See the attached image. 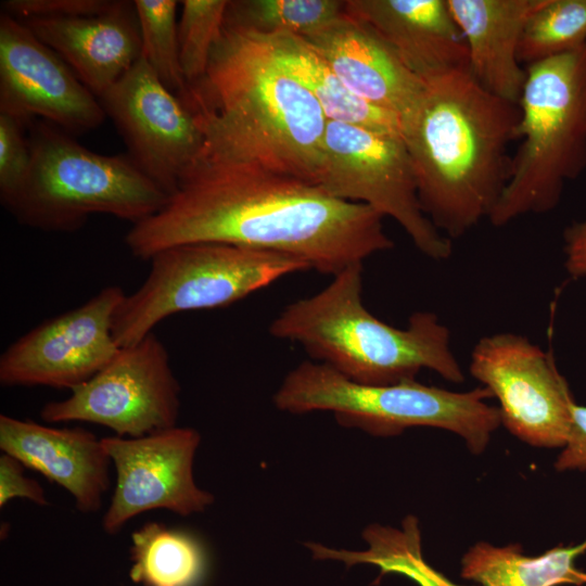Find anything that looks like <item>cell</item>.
Wrapping results in <instances>:
<instances>
[{
  "label": "cell",
  "instance_id": "cell-1",
  "mask_svg": "<svg viewBox=\"0 0 586 586\" xmlns=\"http://www.w3.org/2000/svg\"><path fill=\"white\" fill-rule=\"evenodd\" d=\"M383 218L259 158L201 151L166 204L132 225L125 243L143 260L177 245L231 244L294 256L334 277L393 247Z\"/></svg>",
  "mask_w": 586,
  "mask_h": 586
},
{
  "label": "cell",
  "instance_id": "cell-2",
  "mask_svg": "<svg viewBox=\"0 0 586 586\" xmlns=\"http://www.w3.org/2000/svg\"><path fill=\"white\" fill-rule=\"evenodd\" d=\"M520 109L481 86L468 67L424 80L402 123L425 216L448 239L488 218L510 176Z\"/></svg>",
  "mask_w": 586,
  "mask_h": 586
},
{
  "label": "cell",
  "instance_id": "cell-3",
  "mask_svg": "<svg viewBox=\"0 0 586 586\" xmlns=\"http://www.w3.org/2000/svg\"><path fill=\"white\" fill-rule=\"evenodd\" d=\"M181 99L203 131L201 151L259 158L314 183L328 120L256 35L225 27Z\"/></svg>",
  "mask_w": 586,
  "mask_h": 586
},
{
  "label": "cell",
  "instance_id": "cell-4",
  "mask_svg": "<svg viewBox=\"0 0 586 586\" xmlns=\"http://www.w3.org/2000/svg\"><path fill=\"white\" fill-rule=\"evenodd\" d=\"M270 334L300 344L314 361L368 385L416 380L422 369L453 383L464 375L450 332L431 311H416L406 328L373 316L362 302V264L347 267L318 293L286 305Z\"/></svg>",
  "mask_w": 586,
  "mask_h": 586
},
{
  "label": "cell",
  "instance_id": "cell-5",
  "mask_svg": "<svg viewBox=\"0 0 586 586\" xmlns=\"http://www.w3.org/2000/svg\"><path fill=\"white\" fill-rule=\"evenodd\" d=\"M525 69L518 102L521 143L488 217L495 227L552 211L564 186L586 169V43Z\"/></svg>",
  "mask_w": 586,
  "mask_h": 586
},
{
  "label": "cell",
  "instance_id": "cell-6",
  "mask_svg": "<svg viewBox=\"0 0 586 586\" xmlns=\"http://www.w3.org/2000/svg\"><path fill=\"white\" fill-rule=\"evenodd\" d=\"M28 142L27 175L2 203L22 225L72 232L93 214L133 225L157 213L168 200L128 154L90 151L50 123L34 125Z\"/></svg>",
  "mask_w": 586,
  "mask_h": 586
},
{
  "label": "cell",
  "instance_id": "cell-7",
  "mask_svg": "<svg viewBox=\"0 0 586 586\" xmlns=\"http://www.w3.org/2000/svg\"><path fill=\"white\" fill-rule=\"evenodd\" d=\"M491 397L484 386L458 393L416 380L361 384L327 365L306 360L286 374L273 402L291 413L330 411L342 425L379 436L397 435L412 426L444 429L461 436L472 453L480 454L501 424L498 407L485 402Z\"/></svg>",
  "mask_w": 586,
  "mask_h": 586
},
{
  "label": "cell",
  "instance_id": "cell-8",
  "mask_svg": "<svg viewBox=\"0 0 586 586\" xmlns=\"http://www.w3.org/2000/svg\"><path fill=\"white\" fill-rule=\"evenodd\" d=\"M149 262L144 281L116 309L113 335L119 347L144 339L171 315L225 307L310 269L294 256L224 243L177 245Z\"/></svg>",
  "mask_w": 586,
  "mask_h": 586
},
{
  "label": "cell",
  "instance_id": "cell-9",
  "mask_svg": "<svg viewBox=\"0 0 586 586\" xmlns=\"http://www.w3.org/2000/svg\"><path fill=\"white\" fill-rule=\"evenodd\" d=\"M314 183L332 196L391 217L429 258L450 257L451 240L422 211L402 136L328 120Z\"/></svg>",
  "mask_w": 586,
  "mask_h": 586
},
{
  "label": "cell",
  "instance_id": "cell-10",
  "mask_svg": "<svg viewBox=\"0 0 586 586\" xmlns=\"http://www.w3.org/2000/svg\"><path fill=\"white\" fill-rule=\"evenodd\" d=\"M180 386L169 354L152 332L116 356L67 398L46 404L47 423L90 422L122 437H140L177 425Z\"/></svg>",
  "mask_w": 586,
  "mask_h": 586
},
{
  "label": "cell",
  "instance_id": "cell-11",
  "mask_svg": "<svg viewBox=\"0 0 586 586\" xmlns=\"http://www.w3.org/2000/svg\"><path fill=\"white\" fill-rule=\"evenodd\" d=\"M470 373L499 403L501 424L538 447H563L575 403L555 358L527 337L483 336L471 353Z\"/></svg>",
  "mask_w": 586,
  "mask_h": 586
},
{
  "label": "cell",
  "instance_id": "cell-12",
  "mask_svg": "<svg viewBox=\"0 0 586 586\" xmlns=\"http://www.w3.org/2000/svg\"><path fill=\"white\" fill-rule=\"evenodd\" d=\"M99 100L133 163L171 195L203 146L193 112L142 55Z\"/></svg>",
  "mask_w": 586,
  "mask_h": 586
},
{
  "label": "cell",
  "instance_id": "cell-13",
  "mask_svg": "<svg viewBox=\"0 0 586 586\" xmlns=\"http://www.w3.org/2000/svg\"><path fill=\"white\" fill-rule=\"evenodd\" d=\"M125 294L107 285L20 336L0 357L1 384L73 390L91 379L120 349L113 321Z\"/></svg>",
  "mask_w": 586,
  "mask_h": 586
},
{
  "label": "cell",
  "instance_id": "cell-14",
  "mask_svg": "<svg viewBox=\"0 0 586 586\" xmlns=\"http://www.w3.org/2000/svg\"><path fill=\"white\" fill-rule=\"evenodd\" d=\"M116 470V485L102 519L103 530L116 534L133 517L154 509L179 515L203 512L214 496L200 488L193 460L200 434L174 426L140 437L101 438Z\"/></svg>",
  "mask_w": 586,
  "mask_h": 586
},
{
  "label": "cell",
  "instance_id": "cell-15",
  "mask_svg": "<svg viewBox=\"0 0 586 586\" xmlns=\"http://www.w3.org/2000/svg\"><path fill=\"white\" fill-rule=\"evenodd\" d=\"M0 113L39 116L65 132L98 128L106 115L69 66L21 21L0 16Z\"/></svg>",
  "mask_w": 586,
  "mask_h": 586
},
{
  "label": "cell",
  "instance_id": "cell-16",
  "mask_svg": "<svg viewBox=\"0 0 586 586\" xmlns=\"http://www.w3.org/2000/svg\"><path fill=\"white\" fill-rule=\"evenodd\" d=\"M0 448L66 489L80 512L93 513L101 508L111 484L112 461L92 432L1 415Z\"/></svg>",
  "mask_w": 586,
  "mask_h": 586
},
{
  "label": "cell",
  "instance_id": "cell-17",
  "mask_svg": "<svg viewBox=\"0 0 586 586\" xmlns=\"http://www.w3.org/2000/svg\"><path fill=\"white\" fill-rule=\"evenodd\" d=\"M303 39L357 97L393 113L402 123L413 111L424 80L364 22L345 14Z\"/></svg>",
  "mask_w": 586,
  "mask_h": 586
},
{
  "label": "cell",
  "instance_id": "cell-18",
  "mask_svg": "<svg viewBox=\"0 0 586 586\" xmlns=\"http://www.w3.org/2000/svg\"><path fill=\"white\" fill-rule=\"evenodd\" d=\"M97 97L141 58V36L130 1H114L94 16L22 21Z\"/></svg>",
  "mask_w": 586,
  "mask_h": 586
},
{
  "label": "cell",
  "instance_id": "cell-19",
  "mask_svg": "<svg viewBox=\"0 0 586 586\" xmlns=\"http://www.w3.org/2000/svg\"><path fill=\"white\" fill-rule=\"evenodd\" d=\"M345 11L422 80L468 67L467 44L447 0H346Z\"/></svg>",
  "mask_w": 586,
  "mask_h": 586
},
{
  "label": "cell",
  "instance_id": "cell-20",
  "mask_svg": "<svg viewBox=\"0 0 586 586\" xmlns=\"http://www.w3.org/2000/svg\"><path fill=\"white\" fill-rule=\"evenodd\" d=\"M546 0H447L464 38L468 68L491 93L520 100L526 69L519 60L520 41L532 15Z\"/></svg>",
  "mask_w": 586,
  "mask_h": 586
},
{
  "label": "cell",
  "instance_id": "cell-21",
  "mask_svg": "<svg viewBox=\"0 0 586 586\" xmlns=\"http://www.w3.org/2000/svg\"><path fill=\"white\" fill-rule=\"evenodd\" d=\"M256 36L273 59L310 92L327 120L402 136V122L396 115L349 91L303 38Z\"/></svg>",
  "mask_w": 586,
  "mask_h": 586
},
{
  "label": "cell",
  "instance_id": "cell-22",
  "mask_svg": "<svg viewBox=\"0 0 586 586\" xmlns=\"http://www.w3.org/2000/svg\"><path fill=\"white\" fill-rule=\"evenodd\" d=\"M586 551V539L557 546L537 557H527L521 545L504 547L481 542L462 558L461 576L482 586H558L586 584V572L575 565Z\"/></svg>",
  "mask_w": 586,
  "mask_h": 586
},
{
  "label": "cell",
  "instance_id": "cell-23",
  "mask_svg": "<svg viewBox=\"0 0 586 586\" xmlns=\"http://www.w3.org/2000/svg\"><path fill=\"white\" fill-rule=\"evenodd\" d=\"M362 538L367 548L361 551L333 549L316 543H309L307 547L316 559L337 560L347 566L375 565L380 576L400 574L419 586H461L449 581L423 559L419 523L413 515L405 518L400 528L372 524L362 532Z\"/></svg>",
  "mask_w": 586,
  "mask_h": 586
},
{
  "label": "cell",
  "instance_id": "cell-24",
  "mask_svg": "<svg viewBox=\"0 0 586 586\" xmlns=\"http://www.w3.org/2000/svg\"><path fill=\"white\" fill-rule=\"evenodd\" d=\"M129 575L143 586H196L205 572V553L191 534L148 522L131 534Z\"/></svg>",
  "mask_w": 586,
  "mask_h": 586
},
{
  "label": "cell",
  "instance_id": "cell-25",
  "mask_svg": "<svg viewBox=\"0 0 586 586\" xmlns=\"http://www.w3.org/2000/svg\"><path fill=\"white\" fill-rule=\"evenodd\" d=\"M342 0H237L229 1L225 27L263 37L311 36L343 17Z\"/></svg>",
  "mask_w": 586,
  "mask_h": 586
},
{
  "label": "cell",
  "instance_id": "cell-26",
  "mask_svg": "<svg viewBox=\"0 0 586 586\" xmlns=\"http://www.w3.org/2000/svg\"><path fill=\"white\" fill-rule=\"evenodd\" d=\"M586 43V0H546L528 20L519 48L524 67Z\"/></svg>",
  "mask_w": 586,
  "mask_h": 586
},
{
  "label": "cell",
  "instance_id": "cell-27",
  "mask_svg": "<svg viewBox=\"0 0 586 586\" xmlns=\"http://www.w3.org/2000/svg\"><path fill=\"white\" fill-rule=\"evenodd\" d=\"M176 0H135L141 36V55L162 82L183 98L188 84L183 76L178 40Z\"/></svg>",
  "mask_w": 586,
  "mask_h": 586
},
{
  "label": "cell",
  "instance_id": "cell-28",
  "mask_svg": "<svg viewBox=\"0 0 586 586\" xmlns=\"http://www.w3.org/2000/svg\"><path fill=\"white\" fill-rule=\"evenodd\" d=\"M178 22L180 65L189 85L206 73L224 28L229 1L183 0Z\"/></svg>",
  "mask_w": 586,
  "mask_h": 586
},
{
  "label": "cell",
  "instance_id": "cell-29",
  "mask_svg": "<svg viewBox=\"0 0 586 586\" xmlns=\"http://www.w3.org/2000/svg\"><path fill=\"white\" fill-rule=\"evenodd\" d=\"M24 123L0 113V199L9 200L24 181L30 165Z\"/></svg>",
  "mask_w": 586,
  "mask_h": 586
},
{
  "label": "cell",
  "instance_id": "cell-30",
  "mask_svg": "<svg viewBox=\"0 0 586 586\" xmlns=\"http://www.w3.org/2000/svg\"><path fill=\"white\" fill-rule=\"evenodd\" d=\"M111 0H8L5 13L25 21L29 18H62L94 16L111 8Z\"/></svg>",
  "mask_w": 586,
  "mask_h": 586
},
{
  "label": "cell",
  "instance_id": "cell-31",
  "mask_svg": "<svg viewBox=\"0 0 586 586\" xmlns=\"http://www.w3.org/2000/svg\"><path fill=\"white\" fill-rule=\"evenodd\" d=\"M26 467L16 458L3 453L0 457V507L13 498H27L37 505H48L40 484L24 474Z\"/></svg>",
  "mask_w": 586,
  "mask_h": 586
},
{
  "label": "cell",
  "instance_id": "cell-32",
  "mask_svg": "<svg viewBox=\"0 0 586 586\" xmlns=\"http://www.w3.org/2000/svg\"><path fill=\"white\" fill-rule=\"evenodd\" d=\"M555 467L559 471L586 470V406L573 404L569 436Z\"/></svg>",
  "mask_w": 586,
  "mask_h": 586
},
{
  "label": "cell",
  "instance_id": "cell-33",
  "mask_svg": "<svg viewBox=\"0 0 586 586\" xmlns=\"http://www.w3.org/2000/svg\"><path fill=\"white\" fill-rule=\"evenodd\" d=\"M564 266L571 277L586 279V218L563 232Z\"/></svg>",
  "mask_w": 586,
  "mask_h": 586
}]
</instances>
